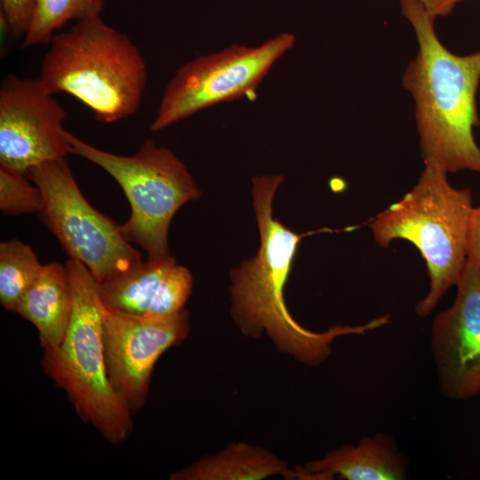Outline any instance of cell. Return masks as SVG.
Wrapping results in <instances>:
<instances>
[{"instance_id": "cell-7", "label": "cell", "mask_w": 480, "mask_h": 480, "mask_svg": "<svg viewBox=\"0 0 480 480\" xmlns=\"http://www.w3.org/2000/svg\"><path fill=\"white\" fill-rule=\"evenodd\" d=\"M28 174L44 197L41 220L70 258L84 264L99 284L141 260L120 225L84 198L65 158L36 165Z\"/></svg>"}, {"instance_id": "cell-4", "label": "cell", "mask_w": 480, "mask_h": 480, "mask_svg": "<svg viewBox=\"0 0 480 480\" xmlns=\"http://www.w3.org/2000/svg\"><path fill=\"white\" fill-rule=\"evenodd\" d=\"M447 173L436 164H425L412 189L370 222L380 246L386 248L395 239H404L426 260L429 290L415 305V313L421 317L428 316L445 292L457 285L467 261L472 193L451 186Z\"/></svg>"}, {"instance_id": "cell-15", "label": "cell", "mask_w": 480, "mask_h": 480, "mask_svg": "<svg viewBox=\"0 0 480 480\" xmlns=\"http://www.w3.org/2000/svg\"><path fill=\"white\" fill-rule=\"evenodd\" d=\"M296 479L295 469L271 451L246 442H233L217 453L204 455L172 472L171 480Z\"/></svg>"}, {"instance_id": "cell-3", "label": "cell", "mask_w": 480, "mask_h": 480, "mask_svg": "<svg viewBox=\"0 0 480 480\" xmlns=\"http://www.w3.org/2000/svg\"><path fill=\"white\" fill-rule=\"evenodd\" d=\"M38 79L52 94L69 93L97 120L113 123L139 109L148 68L128 36L97 15L52 37Z\"/></svg>"}, {"instance_id": "cell-11", "label": "cell", "mask_w": 480, "mask_h": 480, "mask_svg": "<svg viewBox=\"0 0 480 480\" xmlns=\"http://www.w3.org/2000/svg\"><path fill=\"white\" fill-rule=\"evenodd\" d=\"M453 304L431 324L441 393L463 400L480 394V269L466 261Z\"/></svg>"}, {"instance_id": "cell-14", "label": "cell", "mask_w": 480, "mask_h": 480, "mask_svg": "<svg viewBox=\"0 0 480 480\" xmlns=\"http://www.w3.org/2000/svg\"><path fill=\"white\" fill-rule=\"evenodd\" d=\"M73 297L66 266L57 261L43 265L31 287L21 297L16 312L33 324L44 350L58 348L69 324Z\"/></svg>"}, {"instance_id": "cell-12", "label": "cell", "mask_w": 480, "mask_h": 480, "mask_svg": "<svg viewBox=\"0 0 480 480\" xmlns=\"http://www.w3.org/2000/svg\"><path fill=\"white\" fill-rule=\"evenodd\" d=\"M193 285L190 271L167 254L139 261L100 284L105 308L135 316L164 317L182 311Z\"/></svg>"}, {"instance_id": "cell-17", "label": "cell", "mask_w": 480, "mask_h": 480, "mask_svg": "<svg viewBox=\"0 0 480 480\" xmlns=\"http://www.w3.org/2000/svg\"><path fill=\"white\" fill-rule=\"evenodd\" d=\"M33 15L22 47L51 41L55 32L72 20L100 15L104 0H33Z\"/></svg>"}, {"instance_id": "cell-16", "label": "cell", "mask_w": 480, "mask_h": 480, "mask_svg": "<svg viewBox=\"0 0 480 480\" xmlns=\"http://www.w3.org/2000/svg\"><path fill=\"white\" fill-rule=\"evenodd\" d=\"M43 265L33 249L17 240L0 244V302L3 308L16 312L17 306L38 277Z\"/></svg>"}, {"instance_id": "cell-1", "label": "cell", "mask_w": 480, "mask_h": 480, "mask_svg": "<svg viewBox=\"0 0 480 480\" xmlns=\"http://www.w3.org/2000/svg\"><path fill=\"white\" fill-rule=\"evenodd\" d=\"M284 179L281 174L252 179V205L260 244L255 256L230 272V314L244 336L258 340L265 334L280 353L298 363L316 366L331 356L337 338L364 335L387 324L389 316L314 332L291 315L284 292L302 236L273 215L275 195Z\"/></svg>"}, {"instance_id": "cell-10", "label": "cell", "mask_w": 480, "mask_h": 480, "mask_svg": "<svg viewBox=\"0 0 480 480\" xmlns=\"http://www.w3.org/2000/svg\"><path fill=\"white\" fill-rule=\"evenodd\" d=\"M190 332L189 313L164 317L106 310L102 340L108 380L132 412L146 403L155 364Z\"/></svg>"}, {"instance_id": "cell-22", "label": "cell", "mask_w": 480, "mask_h": 480, "mask_svg": "<svg viewBox=\"0 0 480 480\" xmlns=\"http://www.w3.org/2000/svg\"><path fill=\"white\" fill-rule=\"evenodd\" d=\"M460 1H463V0H453V2L455 3V4Z\"/></svg>"}, {"instance_id": "cell-6", "label": "cell", "mask_w": 480, "mask_h": 480, "mask_svg": "<svg viewBox=\"0 0 480 480\" xmlns=\"http://www.w3.org/2000/svg\"><path fill=\"white\" fill-rule=\"evenodd\" d=\"M72 154L105 170L123 188L131 206L120 225L125 238L155 260L169 254L168 231L177 211L201 191L184 163L169 148L148 139L132 156L98 148L67 132Z\"/></svg>"}, {"instance_id": "cell-2", "label": "cell", "mask_w": 480, "mask_h": 480, "mask_svg": "<svg viewBox=\"0 0 480 480\" xmlns=\"http://www.w3.org/2000/svg\"><path fill=\"white\" fill-rule=\"evenodd\" d=\"M418 43L403 85L415 102V116L424 164H436L447 172H480V148L473 127L480 125L476 92L480 83V52L456 55L438 39L436 20L419 0H400Z\"/></svg>"}, {"instance_id": "cell-18", "label": "cell", "mask_w": 480, "mask_h": 480, "mask_svg": "<svg viewBox=\"0 0 480 480\" xmlns=\"http://www.w3.org/2000/svg\"><path fill=\"white\" fill-rule=\"evenodd\" d=\"M44 197L39 188L22 174L0 168V210L6 214L40 212Z\"/></svg>"}, {"instance_id": "cell-5", "label": "cell", "mask_w": 480, "mask_h": 480, "mask_svg": "<svg viewBox=\"0 0 480 480\" xmlns=\"http://www.w3.org/2000/svg\"><path fill=\"white\" fill-rule=\"evenodd\" d=\"M65 266L73 297L69 324L60 345L44 350L42 364L82 420L110 443L119 444L132 434V412L107 374L102 340L107 308L100 284L81 261L70 258Z\"/></svg>"}, {"instance_id": "cell-8", "label": "cell", "mask_w": 480, "mask_h": 480, "mask_svg": "<svg viewBox=\"0 0 480 480\" xmlns=\"http://www.w3.org/2000/svg\"><path fill=\"white\" fill-rule=\"evenodd\" d=\"M295 40L293 34L284 32L257 46L232 44L187 62L166 84L151 130H164L221 102L254 96Z\"/></svg>"}, {"instance_id": "cell-9", "label": "cell", "mask_w": 480, "mask_h": 480, "mask_svg": "<svg viewBox=\"0 0 480 480\" xmlns=\"http://www.w3.org/2000/svg\"><path fill=\"white\" fill-rule=\"evenodd\" d=\"M67 113L37 78L6 76L0 86V168L25 175L72 154Z\"/></svg>"}, {"instance_id": "cell-19", "label": "cell", "mask_w": 480, "mask_h": 480, "mask_svg": "<svg viewBox=\"0 0 480 480\" xmlns=\"http://www.w3.org/2000/svg\"><path fill=\"white\" fill-rule=\"evenodd\" d=\"M1 19L12 38L24 36L29 28L34 2L33 0H0Z\"/></svg>"}, {"instance_id": "cell-20", "label": "cell", "mask_w": 480, "mask_h": 480, "mask_svg": "<svg viewBox=\"0 0 480 480\" xmlns=\"http://www.w3.org/2000/svg\"><path fill=\"white\" fill-rule=\"evenodd\" d=\"M467 261L480 269V206L472 208L467 229Z\"/></svg>"}, {"instance_id": "cell-21", "label": "cell", "mask_w": 480, "mask_h": 480, "mask_svg": "<svg viewBox=\"0 0 480 480\" xmlns=\"http://www.w3.org/2000/svg\"><path fill=\"white\" fill-rule=\"evenodd\" d=\"M422 3L426 10L435 18L446 16L453 9L455 3L453 0H419Z\"/></svg>"}, {"instance_id": "cell-13", "label": "cell", "mask_w": 480, "mask_h": 480, "mask_svg": "<svg viewBox=\"0 0 480 480\" xmlns=\"http://www.w3.org/2000/svg\"><path fill=\"white\" fill-rule=\"evenodd\" d=\"M296 478L310 480H404L406 462L390 436L375 433L356 445L345 444L295 469Z\"/></svg>"}]
</instances>
